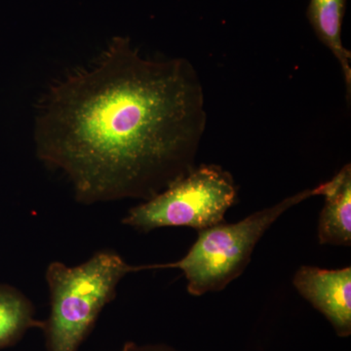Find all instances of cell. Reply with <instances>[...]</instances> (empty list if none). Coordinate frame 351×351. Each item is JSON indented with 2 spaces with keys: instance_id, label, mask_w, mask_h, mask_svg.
<instances>
[{
  "instance_id": "cell-2",
  "label": "cell",
  "mask_w": 351,
  "mask_h": 351,
  "mask_svg": "<svg viewBox=\"0 0 351 351\" xmlns=\"http://www.w3.org/2000/svg\"><path fill=\"white\" fill-rule=\"evenodd\" d=\"M147 265H131L115 252L101 251L87 262L68 267L51 263L46 270L50 313L44 321L47 351H77L105 306L114 300L120 281Z\"/></svg>"
},
{
  "instance_id": "cell-9",
  "label": "cell",
  "mask_w": 351,
  "mask_h": 351,
  "mask_svg": "<svg viewBox=\"0 0 351 351\" xmlns=\"http://www.w3.org/2000/svg\"><path fill=\"white\" fill-rule=\"evenodd\" d=\"M121 351H179L167 345H138L128 341Z\"/></svg>"
},
{
  "instance_id": "cell-4",
  "label": "cell",
  "mask_w": 351,
  "mask_h": 351,
  "mask_svg": "<svg viewBox=\"0 0 351 351\" xmlns=\"http://www.w3.org/2000/svg\"><path fill=\"white\" fill-rule=\"evenodd\" d=\"M232 176L221 166L201 165L168 188L129 210L122 223L141 232L186 226L197 232L225 223L237 201Z\"/></svg>"
},
{
  "instance_id": "cell-3",
  "label": "cell",
  "mask_w": 351,
  "mask_h": 351,
  "mask_svg": "<svg viewBox=\"0 0 351 351\" xmlns=\"http://www.w3.org/2000/svg\"><path fill=\"white\" fill-rule=\"evenodd\" d=\"M314 195H317L316 188L306 189L239 223H221L200 230L184 258L165 265H149V269H181L188 281L189 294L195 297L223 290L243 274L256 245L274 221L290 208Z\"/></svg>"
},
{
  "instance_id": "cell-1",
  "label": "cell",
  "mask_w": 351,
  "mask_h": 351,
  "mask_svg": "<svg viewBox=\"0 0 351 351\" xmlns=\"http://www.w3.org/2000/svg\"><path fill=\"white\" fill-rule=\"evenodd\" d=\"M206 123L202 84L188 60L145 59L117 38L93 68L48 95L36 154L63 171L80 203L145 201L196 167Z\"/></svg>"
},
{
  "instance_id": "cell-8",
  "label": "cell",
  "mask_w": 351,
  "mask_h": 351,
  "mask_svg": "<svg viewBox=\"0 0 351 351\" xmlns=\"http://www.w3.org/2000/svg\"><path fill=\"white\" fill-rule=\"evenodd\" d=\"M43 327L32 302L18 289L0 284V350L15 345L29 329Z\"/></svg>"
},
{
  "instance_id": "cell-5",
  "label": "cell",
  "mask_w": 351,
  "mask_h": 351,
  "mask_svg": "<svg viewBox=\"0 0 351 351\" xmlns=\"http://www.w3.org/2000/svg\"><path fill=\"white\" fill-rule=\"evenodd\" d=\"M302 298L322 313L341 338L351 335V267L323 269L302 265L293 277Z\"/></svg>"
},
{
  "instance_id": "cell-6",
  "label": "cell",
  "mask_w": 351,
  "mask_h": 351,
  "mask_svg": "<svg viewBox=\"0 0 351 351\" xmlns=\"http://www.w3.org/2000/svg\"><path fill=\"white\" fill-rule=\"evenodd\" d=\"M325 197L318 221V240L322 245L350 246L351 165L346 164L330 181L316 186Z\"/></svg>"
},
{
  "instance_id": "cell-7",
  "label": "cell",
  "mask_w": 351,
  "mask_h": 351,
  "mask_svg": "<svg viewBox=\"0 0 351 351\" xmlns=\"http://www.w3.org/2000/svg\"><path fill=\"white\" fill-rule=\"evenodd\" d=\"M345 12L346 0H311L307 9V18L321 43L338 60L350 97L351 54L341 40V25Z\"/></svg>"
}]
</instances>
